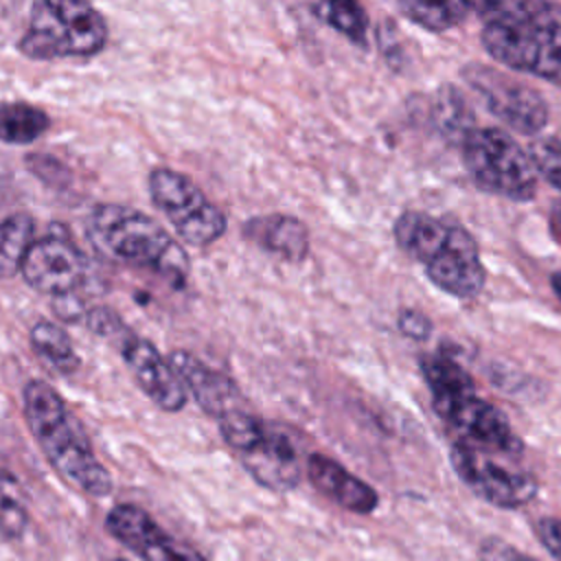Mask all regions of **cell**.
Listing matches in <instances>:
<instances>
[{"label":"cell","mask_w":561,"mask_h":561,"mask_svg":"<svg viewBox=\"0 0 561 561\" xmlns=\"http://www.w3.org/2000/svg\"><path fill=\"white\" fill-rule=\"evenodd\" d=\"M480 42L500 66L561 85V4L548 0L473 2Z\"/></svg>","instance_id":"cell-1"},{"label":"cell","mask_w":561,"mask_h":561,"mask_svg":"<svg viewBox=\"0 0 561 561\" xmlns=\"http://www.w3.org/2000/svg\"><path fill=\"white\" fill-rule=\"evenodd\" d=\"M26 425L53 469L90 497L112 493V476L101 465L81 421L64 397L44 379L26 381L22 390Z\"/></svg>","instance_id":"cell-2"},{"label":"cell","mask_w":561,"mask_h":561,"mask_svg":"<svg viewBox=\"0 0 561 561\" xmlns=\"http://www.w3.org/2000/svg\"><path fill=\"white\" fill-rule=\"evenodd\" d=\"M401 252L414 259L447 296L476 298L486 283V267L471 232L423 210H403L392 226Z\"/></svg>","instance_id":"cell-3"},{"label":"cell","mask_w":561,"mask_h":561,"mask_svg":"<svg viewBox=\"0 0 561 561\" xmlns=\"http://www.w3.org/2000/svg\"><path fill=\"white\" fill-rule=\"evenodd\" d=\"M88 237L107 259L186 280L188 254L147 213L123 204H99L88 217Z\"/></svg>","instance_id":"cell-4"},{"label":"cell","mask_w":561,"mask_h":561,"mask_svg":"<svg viewBox=\"0 0 561 561\" xmlns=\"http://www.w3.org/2000/svg\"><path fill=\"white\" fill-rule=\"evenodd\" d=\"M107 37V22L96 7L79 0H39L31 7L18 48L35 61L94 57L105 48Z\"/></svg>","instance_id":"cell-5"},{"label":"cell","mask_w":561,"mask_h":561,"mask_svg":"<svg viewBox=\"0 0 561 561\" xmlns=\"http://www.w3.org/2000/svg\"><path fill=\"white\" fill-rule=\"evenodd\" d=\"M460 153L471 182L480 191L511 202L535 199L539 175L528 149L502 127H473L462 138Z\"/></svg>","instance_id":"cell-6"},{"label":"cell","mask_w":561,"mask_h":561,"mask_svg":"<svg viewBox=\"0 0 561 561\" xmlns=\"http://www.w3.org/2000/svg\"><path fill=\"white\" fill-rule=\"evenodd\" d=\"M147 184L151 202L167 217L182 243L206 248L226 232V213L182 171L156 167L149 171Z\"/></svg>","instance_id":"cell-7"},{"label":"cell","mask_w":561,"mask_h":561,"mask_svg":"<svg viewBox=\"0 0 561 561\" xmlns=\"http://www.w3.org/2000/svg\"><path fill=\"white\" fill-rule=\"evenodd\" d=\"M460 77L484 107L508 129L524 136H537L546 127L550 118L546 99L511 72L486 64H467L460 70Z\"/></svg>","instance_id":"cell-8"},{"label":"cell","mask_w":561,"mask_h":561,"mask_svg":"<svg viewBox=\"0 0 561 561\" xmlns=\"http://www.w3.org/2000/svg\"><path fill=\"white\" fill-rule=\"evenodd\" d=\"M434 412L458 434L460 443L476 449H491L504 456L522 454V438L511 427L508 419L476 394V390L432 394Z\"/></svg>","instance_id":"cell-9"},{"label":"cell","mask_w":561,"mask_h":561,"mask_svg":"<svg viewBox=\"0 0 561 561\" xmlns=\"http://www.w3.org/2000/svg\"><path fill=\"white\" fill-rule=\"evenodd\" d=\"M451 467L462 484L497 508H522L539 493V482L526 471L511 469L482 449L456 440L449 451Z\"/></svg>","instance_id":"cell-10"},{"label":"cell","mask_w":561,"mask_h":561,"mask_svg":"<svg viewBox=\"0 0 561 561\" xmlns=\"http://www.w3.org/2000/svg\"><path fill=\"white\" fill-rule=\"evenodd\" d=\"M24 280L39 294L61 298L75 294L88 274L83 252L66 232H48L35 239L22 261Z\"/></svg>","instance_id":"cell-11"},{"label":"cell","mask_w":561,"mask_h":561,"mask_svg":"<svg viewBox=\"0 0 561 561\" xmlns=\"http://www.w3.org/2000/svg\"><path fill=\"white\" fill-rule=\"evenodd\" d=\"M237 458L261 486L272 491H289L302 478L296 443L285 427L274 423L263 421L256 436L237 451Z\"/></svg>","instance_id":"cell-12"},{"label":"cell","mask_w":561,"mask_h":561,"mask_svg":"<svg viewBox=\"0 0 561 561\" xmlns=\"http://www.w3.org/2000/svg\"><path fill=\"white\" fill-rule=\"evenodd\" d=\"M107 533L142 561H206L191 546L173 539L136 504H116L105 517Z\"/></svg>","instance_id":"cell-13"},{"label":"cell","mask_w":561,"mask_h":561,"mask_svg":"<svg viewBox=\"0 0 561 561\" xmlns=\"http://www.w3.org/2000/svg\"><path fill=\"white\" fill-rule=\"evenodd\" d=\"M118 351L138 388L164 412H180L186 405V388L169 359L134 331L118 344Z\"/></svg>","instance_id":"cell-14"},{"label":"cell","mask_w":561,"mask_h":561,"mask_svg":"<svg viewBox=\"0 0 561 561\" xmlns=\"http://www.w3.org/2000/svg\"><path fill=\"white\" fill-rule=\"evenodd\" d=\"M167 359L206 414L219 421L224 414L241 408V390L224 370L210 368L197 355L182 348L171 351Z\"/></svg>","instance_id":"cell-15"},{"label":"cell","mask_w":561,"mask_h":561,"mask_svg":"<svg viewBox=\"0 0 561 561\" xmlns=\"http://www.w3.org/2000/svg\"><path fill=\"white\" fill-rule=\"evenodd\" d=\"M305 471L309 482L344 511L368 515L379 504V495L368 482L324 454H311L305 462Z\"/></svg>","instance_id":"cell-16"},{"label":"cell","mask_w":561,"mask_h":561,"mask_svg":"<svg viewBox=\"0 0 561 561\" xmlns=\"http://www.w3.org/2000/svg\"><path fill=\"white\" fill-rule=\"evenodd\" d=\"M241 232L250 243L287 263H300L309 254V230L294 215H256L243 224Z\"/></svg>","instance_id":"cell-17"},{"label":"cell","mask_w":561,"mask_h":561,"mask_svg":"<svg viewBox=\"0 0 561 561\" xmlns=\"http://www.w3.org/2000/svg\"><path fill=\"white\" fill-rule=\"evenodd\" d=\"M50 125L48 114L26 101L0 103V140L9 145H28L37 140Z\"/></svg>","instance_id":"cell-18"},{"label":"cell","mask_w":561,"mask_h":561,"mask_svg":"<svg viewBox=\"0 0 561 561\" xmlns=\"http://www.w3.org/2000/svg\"><path fill=\"white\" fill-rule=\"evenodd\" d=\"M35 243V219L20 210L0 219V276H15Z\"/></svg>","instance_id":"cell-19"},{"label":"cell","mask_w":561,"mask_h":561,"mask_svg":"<svg viewBox=\"0 0 561 561\" xmlns=\"http://www.w3.org/2000/svg\"><path fill=\"white\" fill-rule=\"evenodd\" d=\"M28 337H31L33 348L39 353V357H44L57 373L70 375V373L79 370L81 357L77 355L70 335L57 322L37 320L31 327Z\"/></svg>","instance_id":"cell-20"},{"label":"cell","mask_w":561,"mask_h":561,"mask_svg":"<svg viewBox=\"0 0 561 561\" xmlns=\"http://www.w3.org/2000/svg\"><path fill=\"white\" fill-rule=\"evenodd\" d=\"M399 11L403 18H408L412 24L432 31L443 33L458 24H462L473 13V2H399Z\"/></svg>","instance_id":"cell-21"},{"label":"cell","mask_w":561,"mask_h":561,"mask_svg":"<svg viewBox=\"0 0 561 561\" xmlns=\"http://www.w3.org/2000/svg\"><path fill=\"white\" fill-rule=\"evenodd\" d=\"M423 379L432 394L438 392H458V390H476L473 377L449 355L430 353L419 359Z\"/></svg>","instance_id":"cell-22"},{"label":"cell","mask_w":561,"mask_h":561,"mask_svg":"<svg viewBox=\"0 0 561 561\" xmlns=\"http://www.w3.org/2000/svg\"><path fill=\"white\" fill-rule=\"evenodd\" d=\"M318 20L342 33L357 46H366L368 15L357 2H316L309 7Z\"/></svg>","instance_id":"cell-23"},{"label":"cell","mask_w":561,"mask_h":561,"mask_svg":"<svg viewBox=\"0 0 561 561\" xmlns=\"http://www.w3.org/2000/svg\"><path fill=\"white\" fill-rule=\"evenodd\" d=\"M436 125L445 136H451L462 142V138L473 129L471 125V112L467 107V101L460 96L458 90L451 85H443V90L436 94L434 103Z\"/></svg>","instance_id":"cell-24"},{"label":"cell","mask_w":561,"mask_h":561,"mask_svg":"<svg viewBox=\"0 0 561 561\" xmlns=\"http://www.w3.org/2000/svg\"><path fill=\"white\" fill-rule=\"evenodd\" d=\"M526 149L537 175L561 193V140L557 136H537Z\"/></svg>","instance_id":"cell-25"},{"label":"cell","mask_w":561,"mask_h":561,"mask_svg":"<svg viewBox=\"0 0 561 561\" xmlns=\"http://www.w3.org/2000/svg\"><path fill=\"white\" fill-rule=\"evenodd\" d=\"M26 508L11 489H0V535L4 539H20L26 530Z\"/></svg>","instance_id":"cell-26"},{"label":"cell","mask_w":561,"mask_h":561,"mask_svg":"<svg viewBox=\"0 0 561 561\" xmlns=\"http://www.w3.org/2000/svg\"><path fill=\"white\" fill-rule=\"evenodd\" d=\"M478 561H537L535 557L522 552L513 543L500 539V537H486L480 543Z\"/></svg>","instance_id":"cell-27"},{"label":"cell","mask_w":561,"mask_h":561,"mask_svg":"<svg viewBox=\"0 0 561 561\" xmlns=\"http://www.w3.org/2000/svg\"><path fill=\"white\" fill-rule=\"evenodd\" d=\"M397 329L401 331V335L423 342L432 333V320L419 309H401L397 316Z\"/></svg>","instance_id":"cell-28"},{"label":"cell","mask_w":561,"mask_h":561,"mask_svg":"<svg viewBox=\"0 0 561 561\" xmlns=\"http://www.w3.org/2000/svg\"><path fill=\"white\" fill-rule=\"evenodd\" d=\"M535 533H537L539 541L543 543V548L557 561H561V519L559 517H541L535 524Z\"/></svg>","instance_id":"cell-29"},{"label":"cell","mask_w":561,"mask_h":561,"mask_svg":"<svg viewBox=\"0 0 561 561\" xmlns=\"http://www.w3.org/2000/svg\"><path fill=\"white\" fill-rule=\"evenodd\" d=\"M550 287H552L554 296H557V298H559V302H561V272H554V274H552V278H550Z\"/></svg>","instance_id":"cell-30"},{"label":"cell","mask_w":561,"mask_h":561,"mask_svg":"<svg viewBox=\"0 0 561 561\" xmlns=\"http://www.w3.org/2000/svg\"><path fill=\"white\" fill-rule=\"evenodd\" d=\"M118 561H121V559H118Z\"/></svg>","instance_id":"cell-31"}]
</instances>
